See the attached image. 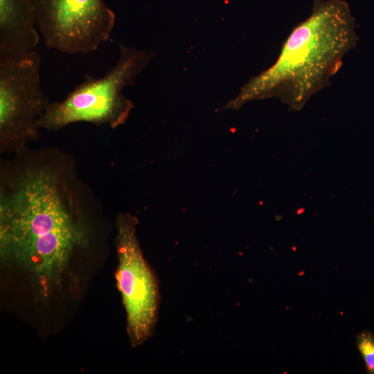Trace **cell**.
Listing matches in <instances>:
<instances>
[{
	"mask_svg": "<svg viewBox=\"0 0 374 374\" xmlns=\"http://www.w3.org/2000/svg\"><path fill=\"white\" fill-rule=\"evenodd\" d=\"M37 27L46 46L84 54L107 41L116 15L103 0H33Z\"/></svg>",
	"mask_w": 374,
	"mask_h": 374,
	"instance_id": "8992f818",
	"label": "cell"
},
{
	"mask_svg": "<svg viewBox=\"0 0 374 374\" xmlns=\"http://www.w3.org/2000/svg\"><path fill=\"white\" fill-rule=\"evenodd\" d=\"M39 39L33 0H0V53L35 50Z\"/></svg>",
	"mask_w": 374,
	"mask_h": 374,
	"instance_id": "52a82bcc",
	"label": "cell"
},
{
	"mask_svg": "<svg viewBox=\"0 0 374 374\" xmlns=\"http://www.w3.org/2000/svg\"><path fill=\"white\" fill-rule=\"evenodd\" d=\"M136 217L120 214L116 222L118 257L116 280L125 310L127 331L132 347L146 341L154 328L159 303L156 276L147 262L137 235Z\"/></svg>",
	"mask_w": 374,
	"mask_h": 374,
	"instance_id": "277c9868",
	"label": "cell"
},
{
	"mask_svg": "<svg viewBox=\"0 0 374 374\" xmlns=\"http://www.w3.org/2000/svg\"><path fill=\"white\" fill-rule=\"evenodd\" d=\"M41 57L35 50L0 53V139L21 146L35 138L38 121L50 104L40 80Z\"/></svg>",
	"mask_w": 374,
	"mask_h": 374,
	"instance_id": "5b68a950",
	"label": "cell"
},
{
	"mask_svg": "<svg viewBox=\"0 0 374 374\" xmlns=\"http://www.w3.org/2000/svg\"><path fill=\"white\" fill-rule=\"evenodd\" d=\"M357 348L362 357L366 373L374 374V333L364 330L356 336Z\"/></svg>",
	"mask_w": 374,
	"mask_h": 374,
	"instance_id": "ba28073f",
	"label": "cell"
},
{
	"mask_svg": "<svg viewBox=\"0 0 374 374\" xmlns=\"http://www.w3.org/2000/svg\"><path fill=\"white\" fill-rule=\"evenodd\" d=\"M65 187L56 172L38 168L1 192V260L23 270L44 297L60 284L75 252L89 241Z\"/></svg>",
	"mask_w": 374,
	"mask_h": 374,
	"instance_id": "6da1fadb",
	"label": "cell"
},
{
	"mask_svg": "<svg viewBox=\"0 0 374 374\" xmlns=\"http://www.w3.org/2000/svg\"><path fill=\"white\" fill-rule=\"evenodd\" d=\"M356 20L344 0H313L310 15L285 40L276 62L251 78L224 109L275 98L292 111L330 85L344 56L357 45Z\"/></svg>",
	"mask_w": 374,
	"mask_h": 374,
	"instance_id": "7a4b0ae2",
	"label": "cell"
},
{
	"mask_svg": "<svg viewBox=\"0 0 374 374\" xmlns=\"http://www.w3.org/2000/svg\"><path fill=\"white\" fill-rule=\"evenodd\" d=\"M152 57L151 53L120 44L116 64L101 78L85 75L63 100L50 103L38 121L39 128L57 130L78 122L106 124L113 129L123 125L134 107L123 89L134 84Z\"/></svg>",
	"mask_w": 374,
	"mask_h": 374,
	"instance_id": "3957f363",
	"label": "cell"
}]
</instances>
